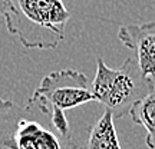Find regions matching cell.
<instances>
[{"label":"cell","instance_id":"6","mask_svg":"<svg viewBox=\"0 0 155 149\" xmlns=\"http://www.w3.org/2000/svg\"><path fill=\"white\" fill-rule=\"evenodd\" d=\"M114 119L112 112L105 109L102 116L89 129L86 148L83 149H122Z\"/></svg>","mask_w":155,"mask_h":149},{"label":"cell","instance_id":"8","mask_svg":"<svg viewBox=\"0 0 155 149\" xmlns=\"http://www.w3.org/2000/svg\"><path fill=\"white\" fill-rule=\"evenodd\" d=\"M17 13L16 0H0V17H3L6 28L12 23Z\"/></svg>","mask_w":155,"mask_h":149},{"label":"cell","instance_id":"4","mask_svg":"<svg viewBox=\"0 0 155 149\" xmlns=\"http://www.w3.org/2000/svg\"><path fill=\"white\" fill-rule=\"evenodd\" d=\"M28 100L48 113L53 126L63 135H72L65 111L88 102H96L92 83H89L86 75L73 69L48 73Z\"/></svg>","mask_w":155,"mask_h":149},{"label":"cell","instance_id":"7","mask_svg":"<svg viewBox=\"0 0 155 149\" xmlns=\"http://www.w3.org/2000/svg\"><path fill=\"white\" fill-rule=\"evenodd\" d=\"M129 116L134 123L147 131V146L150 149H155V89L132 106Z\"/></svg>","mask_w":155,"mask_h":149},{"label":"cell","instance_id":"2","mask_svg":"<svg viewBox=\"0 0 155 149\" xmlns=\"http://www.w3.org/2000/svg\"><path fill=\"white\" fill-rule=\"evenodd\" d=\"M17 13L7 26L26 49H56L71 19L63 0H16Z\"/></svg>","mask_w":155,"mask_h":149},{"label":"cell","instance_id":"1","mask_svg":"<svg viewBox=\"0 0 155 149\" xmlns=\"http://www.w3.org/2000/svg\"><path fill=\"white\" fill-rule=\"evenodd\" d=\"M0 149H83L72 135L61 133L33 102L26 106L0 99Z\"/></svg>","mask_w":155,"mask_h":149},{"label":"cell","instance_id":"5","mask_svg":"<svg viewBox=\"0 0 155 149\" xmlns=\"http://www.w3.org/2000/svg\"><path fill=\"white\" fill-rule=\"evenodd\" d=\"M121 43L132 50L139 70L148 77H155V22L142 24H124L118 30Z\"/></svg>","mask_w":155,"mask_h":149},{"label":"cell","instance_id":"3","mask_svg":"<svg viewBox=\"0 0 155 149\" xmlns=\"http://www.w3.org/2000/svg\"><path fill=\"white\" fill-rule=\"evenodd\" d=\"M154 90L152 77L142 75L134 57H128L119 67H109L102 57L96 59V73L92 80V92L96 102L121 119L132 106Z\"/></svg>","mask_w":155,"mask_h":149}]
</instances>
